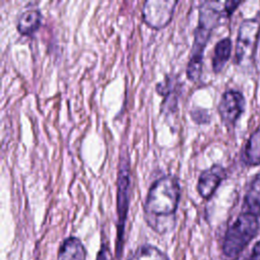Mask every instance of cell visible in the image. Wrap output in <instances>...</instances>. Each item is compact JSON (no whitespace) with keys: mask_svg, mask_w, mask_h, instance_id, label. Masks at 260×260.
I'll use <instances>...</instances> for the list:
<instances>
[{"mask_svg":"<svg viewBox=\"0 0 260 260\" xmlns=\"http://www.w3.org/2000/svg\"><path fill=\"white\" fill-rule=\"evenodd\" d=\"M180 198L181 185L177 176L168 174L155 180L149 187L144 202L147 224L159 234L172 230Z\"/></svg>","mask_w":260,"mask_h":260,"instance_id":"6da1fadb","label":"cell"},{"mask_svg":"<svg viewBox=\"0 0 260 260\" xmlns=\"http://www.w3.org/2000/svg\"><path fill=\"white\" fill-rule=\"evenodd\" d=\"M220 5L221 3L219 2L205 1L199 7L198 25L195 28L194 41L186 68L187 76L191 81H197L200 78L205 46L213 28L219 23L223 14L226 15L224 11V3L223 7H220Z\"/></svg>","mask_w":260,"mask_h":260,"instance_id":"7a4b0ae2","label":"cell"},{"mask_svg":"<svg viewBox=\"0 0 260 260\" xmlns=\"http://www.w3.org/2000/svg\"><path fill=\"white\" fill-rule=\"evenodd\" d=\"M259 229L258 216L242 211L237 219L226 230L222 251L226 257H237L253 240Z\"/></svg>","mask_w":260,"mask_h":260,"instance_id":"3957f363","label":"cell"},{"mask_svg":"<svg viewBox=\"0 0 260 260\" xmlns=\"http://www.w3.org/2000/svg\"><path fill=\"white\" fill-rule=\"evenodd\" d=\"M130 164L128 155H121L119 165L118 179H117V243H116V255L121 257L123 251L124 242V230L127 218V213L130 203Z\"/></svg>","mask_w":260,"mask_h":260,"instance_id":"277c9868","label":"cell"},{"mask_svg":"<svg viewBox=\"0 0 260 260\" xmlns=\"http://www.w3.org/2000/svg\"><path fill=\"white\" fill-rule=\"evenodd\" d=\"M260 31V23L256 18L242 21L236 44V61L239 65L247 63L252 59Z\"/></svg>","mask_w":260,"mask_h":260,"instance_id":"5b68a950","label":"cell"},{"mask_svg":"<svg viewBox=\"0 0 260 260\" xmlns=\"http://www.w3.org/2000/svg\"><path fill=\"white\" fill-rule=\"evenodd\" d=\"M176 0H147L142 7V19L151 28L160 29L173 18Z\"/></svg>","mask_w":260,"mask_h":260,"instance_id":"8992f818","label":"cell"},{"mask_svg":"<svg viewBox=\"0 0 260 260\" xmlns=\"http://www.w3.org/2000/svg\"><path fill=\"white\" fill-rule=\"evenodd\" d=\"M245 99L243 94L234 89L223 92L218 104V113L226 126H233L244 111Z\"/></svg>","mask_w":260,"mask_h":260,"instance_id":"52a82bcc","label":"cell"},{"mask_svg":"<svg viewBox=\"0 0 260 260\" xmlns=\"http://www.w3.org/2000/svg\"><path fill=\"white\" fill-rule=\"evenodd\" d=\"M225 176V170L220 165H213L202 171L197 182V191L199 195L205 199L210 198Z\"/></svg>","mask_w":260,"mask_h":260,"instance_id":"ba28073f","label":"cell"},{"mask_svg":"<svg viewBox=\"0 0 260 260\" xmlns=\"http://www.w3.org/2000/svg\"><path fill=\"white\" fill-rule=\"evenodd\" d=\"M42 13L39 9H26L22 11L16 22L17 30L20 35L23 36H30L36 30H38L42 23Z\"/></svg>","mask_w":260,"mask_h":260,"instance_id":"9c48e42d","label":"cell"},{"mask_svg":"<svg viewBox=\"0 0 260 260\" xmlns=\"http://www.w3.org/2000/svg\"><path fill=\"white\" fill-rule=\"evenodd\" d=\"M59 260H85V249L79 239L67 238L59 250Z\"/></svg>","mask_w":260,"mask_h":260,"instance_id":"30bf717a","label":"cell"},{"mask_svg":"<svg viewBox=\"0 0 260 260\" xmlns=\"http://www.w3.org/2000/svg\"><path fill=\"white\" fill-rule=\"evenodd\" d=\"M243 211L260 215V174L256 175L251 182L250 188L244 198Z\"/></svg>","mask_w":260,"mask_h":260,"instance_id":"8fae6325","label":"cell"},{"mask_svg":"<svg viewBox=\"0 0 260 260\" xmlns=\"http://www.w3.org/2000/svg\"><path fill=\"white\" fill-rule=\"evenodd\" d=\"M231 52L232 41L230 38H223L216 43L212 58V69L215 73H218L223 69L225 63L230 59Z\"/></svg>","mask_w":260,"mask_h":260,"instance_id":"7c38bea8","label":"cell"},{"mask_svg":"<svg viewBox=\"0 0 260 260\" xmlns=\"http://www.w3.org/2000/svg\"><path fill=\"white\" fill-rule=\"evenodd\" d=\"M244 158L249 165H260V126L248 139L244 150Z\"/></svg>","mask_w":260,"mask_h":260,"instance_id":"4fadbf2b","label":"cell"},{"mask_svg":"<svg viewBox=\"0 0 260 260\" xmlns=\"http://www.w3.org/2000/svg\"><path fill=\"white\" fill-rule=\"evenodd\" d=\"M129 260H170L156 247L151 245H143L139 247Z\"/></svg>","mask_w":260,"mask_h":260,"instance_id":"5bb4252c","label":"cell"},{"mask_svg":"<svg viewBox=\"0 0 260 260\" xmlns=\"http://www.w3.org/2000/svg\"><path fill=\"white\" fill-rule=\"evenodd\" d=\"M96 260H113L112 258V254L110 252V249L108 246L106 245H102L98 256H96Z\"/></svg>","mask_w":260,"mask_h":260,"instance_id":"9a60e30c","label":"cell"},{"mask_svg":"<svg viewBox=\"0 0 260 260\" xmlns=\"http://www.w3.org/2000/svg\"><path fill=\"white\" fill-rule=\"evenodd\" d=\"M240 1H225L224 2V10H225V13H226V15L229 16V15H231L234 11H235V9L237 8V6L238 5H240Z\"/></svg>","mask_w":260,"mask_h":260,"instance_id":"2e32d148","label":"cell"},{"mask_svg":"<svg viewBox=\"0 0 260 260\" xmlns=\"http://www.w3.org/2000/svg\"><path fill=\"white\" fill-rule=\"evenodd\" d=\"M250 260H260V241L254 246Z\"/></svg>","mask_w":260,"mask_h":260,"instance_id":"e0dca14e","label":"cell"}]
</instances>
